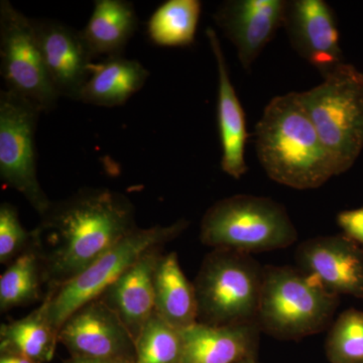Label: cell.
<instances>
[{"instance_id":"obj_1","label":"cell","mask_w":363,"mask_h":363,"mask_svg":"<svg viewBox=\"0 0 363 363\" xmlns=\"http://www.w3.org/2000/svg\"><path fill=\"white\" fill-rule=\"evenodd\" d=\"M33 229L47 293L84 272L121 238L136 228L128 198L104 188L83 189L52 202Z\"/></svg>"},{"instance_id":"obj_2","label":"cell","mask_w":363,"mask_h":363,"mask_svg":"<svg viewBox=\"0 0 363 363\" xmlns=\"http://www.w3.org/2000/svg\"><path fill=\"white\" fill-rule=\"evenodd\" d=\"M255 150L267 176L286 187L310 190L335 176L300 93L272 98L255 128Z\"/></svg>"},{"instance_id":"obj_3","label":"cell","mask_w":363,"mask_h":363,"mask_svg":"<svg viewBox=\"0 0 363 363\" xmlns=\"http://www.w3.org/2000/svg\"><path fill=\"white\" fill-rule=\"evenodd\" d=\"M300 95L335 176L345 173L363 149V74L344 62Z\"/></svg>"},{"instance_id":"obj_4","label":"cell","mask_w":363,"mask_h":363,"mask_svg":"<svg viewBox=\"0 0 363 363\" xmlns=\"http://www.w3.org/2000/svg\"><path fill=\"white\" fill-rule=\"evenodd\" d=\"M339 298L300 269H264L257 323L281 340L314 335L330 325Z\"/></svg>"},{"instance_id":"obj_5","label":"cell","mask_w":363,"mask_h":363,"mask_svg":"<svg viewBox=\"0 0 363 363\" xmlns=\"http://www.w3.org/2000/svg\"><path fill=\"white\" fill-rule=\"evenodd\" d=\"M297 236L283 205L252 195H235L215 203L200 228V240L207 247L247 255L290 247Z\"/></svg>"},{"instance_id":"obj_6","label":"cell","mask_w":363,"mask_h":363,"mask_svg":"<svg viewBox=\"0 0 363 363\" xmlns=\"http://www.w3.org/2000/svg\"><path fill=\"white\" fill-rule=\"evenodd\" d=\"M264 269L247 253L212 250L194 281L198 322L212 326L257 322Z\"/></svg>"},{"instance_id":"obj_7","label":"cell","mask_w":363,"mask_h":363,"mask_svg":"<svg viewBox=\"0 0 363 363\" xmlns=\"http://www.w3.org/2000/svg\"><path fill=\"white\" fill-rule=\"evenodd\" d=\"M188 224V221L179 220L167 226L136 227L76 278L45 294L43 302L52 326L59 331L72 314L101 297L143 253L175 240Z\"/></svg>"},{"instance_id":"obj_8","label":"cell","mask_w":363,"mask_h":363,"mask_svg":"<svg viewBox=\"0 0 363 363\" xmlns=\"http://www.w3.org/2000/svg\"><path fill=\"white\" fill-rule=\"evenodd\" d=\"M42 111L9 90L0 92V179L42 217L52 205L38 179L35 130Z\"/></svg>"},{"instance_id":"obj_9","label":"cell","mask_w":363,"mask_h":363,"mask_svg":"<svg viewBox=\"0 0 363 363\" xmlns=\"http://www.w3.org/2000/svg\"><path fill=\"white\" fill-rule=\"evenodd\" d=\"M0 72L6 90L42 112L54 111L60 98L52 85L32 18L0 1Z\"/></svg>"},{"instance_id":"obj_10","label":"cell","mask_w":363,"mask_h":363,"mask_svg":"<svg viewBox=\"0 0 363 363\" xmlns=\"http://www.w3.org/2000/svg\"><path fill=\"white\" fill-rule=\"evenodd\" d=\"M59 341L73 357L135 362V338L100 298L67 319L60 328Z\"/></svg>"},{"instance_id":"obj_11","label":"cell","mask_w":363,"mask_h":363,"mask_svg":"<svg viewBox=\"0 0 363 363\" xmlns=\"http://www.w3.org/2000/svg\"><path fill=\"white\" fill-rule=\"evenodd\" d=\"M284 26L296 52L322 76L344 63L335 13L323 0L286 1Z\"/></svg>"},{"instance_id":"obj_12","label":"cell","mask_w":363,"mask_h":363,"mask_svg":"<svg viewBox=\"0 0 363 363\" xmlns=\"http://www.w3.org/2000/svg\"><path fill=\"white\" fill-rule=\"evenodd\" d=\"M298 269L334 295L363 298V250L346 236H320L298 245Z\"/></svg>"},{"instance_id":"obj_13","label":"cell","mask_w":363,"mask_h":363,"mask_svg":"<svg viewBox=\"0 0 363 363\" xmlns=\"http://www.w3.org/2000/svg\"><path fill=\"white\" fill-rule=\"evenodd\" d=\"M33 23L55 89L60 97L79 101L95 58L81 30L55 20H33Z\"/></svg>"},{"instance_id":"obj_14","label":"cell","mask_w":363,"mask_h":363,"mask_svg":"<svg viewBox=\"0 0 363 363\" xmlns=\"http://www.w3.org/2000/svg\"><path fill=\"white\" fill-rule=\"evenodd\" d=\"M284 0H229L214 14L215 21L238 50L248 70L285 21Z\"/></svg>"},{"instance_id":"obj_15","label":"cell","mask_w":363,"mask_h":363,"mask_svg":"<svg viewBox=\"0 0 363 363\" xmlns=\"http://www.w3.org/2000/svg\"><path fill=\"white\" fill-rule=\"evenodd\" d=\"M260 331L257 322L225 326L197 322L182 331V363H238L257 358Z\"/></svg>"},{"instance_id":"obj_16","label":"cell","mask_w":363,"mask_h":363,"mask_svg":"<svg viewBox=\"0 0 363 363\" xmlns=\"http://www.w3.org/2000/svg\"><path fill=\"white\" fill-rule=\"evenodd\" d=\"M161 247L143 253L100 297L116 313L135 340L156 311L154 277Z\"/></svg>"},{"instance_id":"obj_17","label":"cell","mask_w":363,"mask_h":363,"mask_svg":"<svg viewBox=\"0 0 363 363\" xmlns=\"http://www.w3.org/2000/svg\"><path fill=\"white\" fill-rule=\"evenodd\" d=\"M206 35L218 70L217 117L222 150L221 169L238 180L247 172L245 160L248 138L245 114L229 77L218 35L212 28H207Z\"/></svg>"},{"instance_id":"obj_18","label":"cell","mask_w":363,"mask_h":363,"mask_svg":"<svg viewBox=\"0 0 363 363\" xmlns=\"http://www.w3.org/2000/svg\"><path fill=\"white\" fill-rule=\"evenodd\" d=\"M149 76L150 72L135 60L123 56L104 58L94 63L79 101L102 107L121 106L142 89Z\"/></svg>"},{"instance_id":"obj_19","label":"cell","mask_w":363,"mask_h":363,"mask_svg":"<svg viewBox=\"0 0 363 363\" xmlns=\"http://www.w3.org/2000/svg\"><path fill=\"white\" fill-rule=\"evenodd\" d=\"M156 312L167 323L183 331L198 322L194 283L179 264L176 252L162 255L154 277Z\"/></svg>"},{"instance_id":"obj_20","label":"cell","mask_w":363,"mask_h":363,"mask_svg":"<svg viewBox=\"0 0 363 363\" xmlns=\"http://www.w3.org/2000/svg\"><path fill=\"white\" fill-rule=\"evenodd\" d=\"M138 28L135 6L125 0H96L83 39L95 58L121 56Z\"/></svg>"},{"instance_id":"obj_21","label":"cell","mask_w":363,"mask_h":363,"mask_svg":"<svg viewBox=\"0 0 363 363\" xmlns=\"http://www.w3.org/2000/svg\"><path fill=\"white\" fill-rule=\"evenodd\" d=\"M59 342V331L47 315L45 303L28 316L2 324L0 350L21 355L37 363L51 362Z\"/></svg>"},{"instance_id":"obj_22","label":"cell","mask_w":363,"mask_h":363,"mask_svg":"<svg viewBox=\"0 0 363 363\" xmlns=\"http://www.w3.org/2000/svg\"><path fill=\"white\" fill-rule=\"evenodd\" d=\"M199 0H168L147 21V35L160 47H189L194 43L201 16Z\"/></svg>"},{"instance_id":"obj_23","label":"cell","mask_w":363,"mask_h":363,"mask_svg":"<svg viewBox=\"0 0 363 363\" xmlns=\"http://www.w3.org/2000/svg\"><path fill=\"white\" fill-rule=\"evenodd\" d=\"M42 259L35 242L7 266L0 277V309L4 313L16 307L44 300Z\"/></svg>"},{"instance_id":"obj_24","label":"cell","mask_w":363,"mask_h":363,"mask_svg":"<svg viewBox=\"0 0 363 363\" xmlns=\"http://www.w3.org/2000/svg\"><path fill=\"white\" fill-rule=\"evenodd\" d=\"M183 350L182 331L155 312L135 339V363H182Z\"/></svg>"},{"instance_id":"obj_25","label":"cell","mask_w":363,"mask_h":363,"mask_svg":"<svg viewBox=\"0 0 363 363\" xmlns=\"http://www.w3.org/2000/svg\"><path fill=\"white\" fill-rule=\"evenodd\" d=\"M330 363H363V312L350 309L339 315L326 340Z\"/></svg>"},{"instance_id":"obj_26","label":"cell","mask_w":363,"mask_h":363,"mask_svg":"<svg viewBox=\"0 0 363 363\" xmlns=\"http://www.w3.org/2000/svg\"><path fill=\"white\" fill-rule=\"evenodd\" d=\"M33 230H26L18 210L9 203L0 205V264L9 266L32 245Z\"/></svg>"},{"instance_id":"obj_27","label":"cell","mask_w":363,"mask_h":363,"mask_svg":"<svg viewBox=\"0 0 363 363\" xmlns=\"http://www.w3.org/2000/svg\"><path fill=\"white\" fill-rule=\"evenodd\" d=\"M337 223L346 238L363 245V207L340 212Z\"/></svg>"},{"instance_id":"obj_28","label":"cell","mask_w":363,"mask_h":363,"mask_svg":"<svg viewBox=\"0 0 363 363\" xmlns=\"http://www.w3.org/2000/svg\"><path fill=\"white\" fill-rule=\"evenodd\" d=\"M68 363H135L130 360L98 359V358L73 357Z\"/></svg>"},{"instance_id":"obj_29","label":"cell","mask_w":363,"mask_h":363,"mask_svg":"<svg viewBox=\"0 0 363 363\" xmlns=\"http://www.w3.org/2000/svg\"><path fill=\"white\" fill-rule=\"evenodd\" d=\"M0 363H37L28 358L21 357V355L9 354V353H2L0 357Z\"/></svg>"},{"instance_id":"obj_30","label":"cell","mask_w":363,"mask_h":363,"mask_svg":"<svg viewBox=\"0 0 363 363\" xmlns=\"http://www.w3.org/2000/svg\"><path fill=\"white\" fill-rule=\"evenodd\" d=\"M238 363H259L257 362V358H253V359H247L243 360V362H238Z\"/></svg>"}]
</instances>
